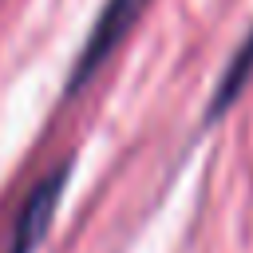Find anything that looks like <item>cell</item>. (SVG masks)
<instances>
[{
    "label": "cell",
    "mask_w": 253,
    "mask_h": 253,
    "mask_svg": "<svg viewBox=\"0 0 253 253\" xmlns=\"http://www.w3.org/2000/svg\"><path fill=\"white\" fill-rule=\"evenodd\" d=\"M249 71H253V36L241 43V51L229 59V71H225V79L217 83V95H213V107L210 111H221V107H229L233 99H237V91H241V83L249 79Z\"/></svg>",
    "instance_id": "cell-3"
},
{
    "label": "cell",
    "mask_w": 253,
    "mask_h": 253,
    "mask_svg": "<svg viewBox=\"0 0 253 253\" xmlns=\"http://www.w3.org/2000/svg\"><path fill=\"white\" fill-rule=\"evenodd\" d=\"M67 178H71V166L63 162V166H51V170L28 190V198H24V206H20L16 221H12L8 245H4L0 253H32V249L43 241V233H47V225H51V217H55V206H59V198H63Z\"/></svg>",
    "instance_id": "cell-2"
},
{
    "label": "cell",
    "mask_w": 253,
    "mask_h": 253,
    "mask_svg": "<svg viewBox=\"0 0 253 253\" xmlns=\"http://www.w3.org/2000/svg\"><path fill=\"white\" fill-rule=\"evenodd\" d=\"M142 8H146V0H107V4H103L99 20H95V28H91V36H87V43H83L75 67H71L67 95H75V91L103 67V59H107V55L119 47V40L134 28V20L142 16Z\"/></svg>",
    "instance_id": "cell-1"
}]
</instances>
